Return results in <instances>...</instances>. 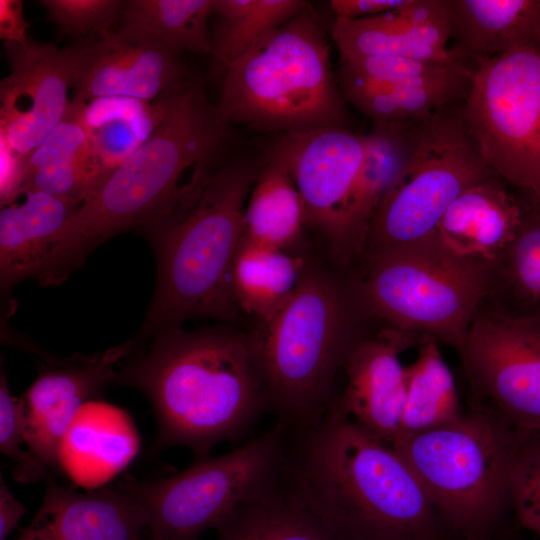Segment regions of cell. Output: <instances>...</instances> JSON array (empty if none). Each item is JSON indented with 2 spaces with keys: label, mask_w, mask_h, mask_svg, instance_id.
<instances>
[{
  "label": "cell",
  "mask_w": 540,
  "mask_h": 540,
  "mask_svg": "<svg viewBox=\"0 0 540 540\" xmlns=\"http://www.w3.org/2000/svg\"><path fill=\"white\" fill-rule=\"evenodd\" d=\"M279 430L283 479L339 540H423L436 510L390 445L331 409L314 426Z\"/></svg>",
  "instance_id": "obj_1"
},
{
  "label": "cell",
  "mask_w": 540,
  "mask_h": 540,
  "mask_svg": "<svg viewBox=\"0 0 540 540\" xmlns=\"http://www.w3.org/2000/svg\"><path fill=\"white\" fill-rule=\"evenodd\" d=\"M125 358L114 382L141 391L157 420L154 452L182 446L197 458L243 436L269 411L251 338L230 328L162 331Z\"/></svg>",
  "instance_id": "obj_2"
},
{
  "label": "cell",
  "mask_w": 540,
  "mask_h": 540,
  "mask_svg": "<svg viewBox=\"0 0 540 540\" xmlns=\"http://www.w3.org/2000/svg\"><path fill=\"white\" fill-rule=\"evenodd\" d=\"M214 159L197 165L172 204L140 231L154 249L157 282L145 321L129 340L134 349L188 319L239 316L231 267L260 171L244 164L214 168Z\"/></svg>",
  "instance_id": "obj_3"
},
{
  "label": "cell",
  "mask_w": 540,
  "mask_h": 540,
  "mask_svg": "<svg viewBox=\"0 0 540 540\" xmlns=\"http://www.w3.org/2000/svg\"><path fill=\"white\" fill-rule=\"evenodd\" d=\"M228 124L202 82L189 80L149 139L82 203L60 233L39 282L62 284L104 241L141 231L161 215L178 196L181 175L215 158Z\"/></svg>",
  "instance_id": "obj_4"
},
{
  "label": "cell",
  "mask_w": 540,
  "mask_h": 540,
  "mask_svg": "<svg viewBox=\"0 0 540 540\" xmlns=\"http://www.w3.org/2000/svg\"><path fill=\"white\" fill-rule=\"evenodd\" d=\"M217 108L228 123L263 132L348 129L328 37L309 5L225 69Z\"/></svg>",
  "instance_id": "obj_5"
},
{
  "label": "cell",
  "mask_w": 540,
  "mask_h": 540,
  "mask_svg": "<svg viewBox=\"0 0 540 540\" xmlns=\"http://www.w3.org/2000/svg\"><path fill=\"white\" fill-rule=\"evenodd\" d=\"M348 325L338 286L306 266L285 307L250 335L269 411L283 431L316 425L334 403L336 372L358 342Z\"/></svg>",
  "instance_id": "obj_6"
},
{
  "label": "cell",
  "mask_w": 540,
  "mask_h": 540,
  "mask_svg": "<svg viewBox=\"0 0 540 540\" xmlns=\"http://www.w3.org/2000/svg\"><path fill=\"white\" fill-rule=\"evenodd\" d=\"M357 285L364 307L388 327L462 349L468 330L495 286L496 267L451 253L437 233L367 256Z\"/></svg>",
  "instance_id": "obj_7"
},
{
  "label": "cell",
  "mask_w": 540,
  "mask_h": 540,
  "mask_svg": "<svg viewBox=\"0 0 540 540\" xmlns=\"http://www.w3.org/2000/svg\"><path fill=\"white\" fill-rule=\"evenodd\" d=\"M516 431L485 407L394 442L434 509L452 524L473 528L508 499Z\"/></svg>",
  "instance_id": "obj_8"
},
{
  "label": "cell",
  "mask_w": 540,
  "mask_h": 540,
  "mask_svg": "<svg viewBox=\"0 0 540 540\" xmlns=\"http://www.w3.org/2000/svg\"><path fill=\"white\" fill-rule=\"evenodd\" d=\"M493 177L498 176L465 124L462 102L439 109L424 120L409 165L377 208L363 255L380 254L432 236L464 190Z\"/></svg>",
  "instance_id": "obj_9"
},
{
  "label": "cell",
  "mask_w": 540,
  "mask_h": 540,
  "mask_svg": "<svg viewBox=\"0 0 540 540\" xmlns=\"http://www.w3.org/2000/svg\"><path fill=\"white\" fill-rule=\"evenodd\" d=\"M462 115L490 169L525 206H540V47L478 62Z\"/></svg>",
  "instance_id": "obj_10"
},
{
  "label": "cell",
  "mask_w": 540,
  "mask_h": 540,
  "mask_svg": "<svg viewBox=\"0 0 540 540\" xmlns=\"http://www.w3.org/2000/svg\"><path fill=\"white\" fill-rule=\"evenodd\" d=\"M280 453L275 426L224 455L197 458L170 477L125 484L146 510L151 540H200L277 473Z\"/></svg>",
  "instance_id": "obj_11"
},
{
  "label": "cell",
  "mask_w": 540,
  "mask_h": 540,
  "mask_svg": "<svg viewBox=\"0 0 540 540\" xmlns=\"http://www.w3.org/2000/svg\"><path fill=\"white\" fill-rule=\"evenodd\" d=\"M459 353L486 409L514 431L540 430V315L480 309Z\"/></svg>",
  "instance_id": "obj_12"
},
{
  "label": "cell",
  "mask_w": 540,
  "mask_h": 540,
  "mask_svg": "<svg viewBox=\"0 0 540 540\" xmlns=\"http://www.w3.org/2000/svg\"><path fill=\"white\" fill-rule=\"evenodd\" d=\"M364 150V134L331 127L282 134L271 152L299 192L306 226L324 237L340 264H345L348 202Z\"/></svg>",
  "instance_id": "obj_13"
},
{
  "label": "cell",
  "mask_w": 540,
  "mask_h": 540,
  "mask_svg": "<svg viewBox=\"0 0 540 540\" xmlns=\"http://www.w3.org/2000/svg\"><path fill=\"white\" fill-rule=\"evenodd\" d=\"M73 99L127 97L153 101L192 77L180 55L132 26L91 34L67 47Z\"/></svg>",
  "instance_id": "obj_14"
},
{
  "label": "cell",
  "mask_w": 540,
  "mask_h": 540,
  "mask_svg": "<svg viewBox=\"0 0 540 540\" xmlns=\"http://www.w3.org/2000/svg\"><path fill=\"white\" fill-rule=\"evenodd\" d=\"M10 73L0 82V134L27 157L65 116L72 89L67 47L4 42Z\"/></svg>",
  "instance_id": "obj_15"
},
{
  "label": "cell",
  "mask_w": 540,
  "mask_h": 540,
  "mask_svg": "<svg viewBox=\"0 0 540 540\" xmlns=\"http://www.w3.org/2000/svg\"><path fill=\"white\" fill-rule=\"evenodd\" d=\"M130 351L126 342L91 356L52 363L20 398L25 442L49 469H61L60 447L72 421L88 398L115 381L116 366Z\"/></svg>",
  "instance_id": "obj_16"
},
{
  "label": "cell",
  "mask_w": 540,
  "mask_h": 540,
  "mask_svg": "<svg viewBox=\"0 0 540 540\" xmlns=\"http://www.w3.org/2000/svg\"><path fill=\"white\" fill-rule=\"evenodd\" d=\"M430 337L385 327L358 341L344 362L345 390L329 408L380 441H395L407 394L406 366L400 354Z\"/></svg>",
  "instance_id": "obj_17"
},
{
  "label": "cell",
  "mask_w": 540,
  "mask_h": 540,
  "mask_svg": "<svg viewBox=\"0 0 540 540\" xmlns=\"http://www.w3.org/2000/svg\"><path fill=\"white\" fill-rule=\"evenodd\" d=\"M46 479L42 503L16 540H142L148 516L125 483L81 493Z\"/></svg>",
  "instance_id": "obj_18"
},
{
  "label": "cell",
  "mask_w": 540,
  "mask_h": 540,
  "mask_svg": "<svg viewBox=\"0 0 540 540\" xmlns=\"http://www.w3.org/2000/svg\"><path fill=\"white\" fill-rule=\"evenodd\" d=\"M331 36L340 58L395 55L461 62L449 46L447 0H407L402 6L376 16L335 19Z\"/></svg>",
  "instance_id": "obj_19"
},
{
  "label": "cell",
  "mask_w": 540,
  "mask_h": 540,
  "mask_svg": "<svg viewBox=\"0 0 540 540\" xmlns=\"http://www.w3.org/2000/svg\"><path fill=\"white\" fill-rule=\"evenodd\" d=\"M493 177L464 190L439 221L436 233L454 255L497 266L522 224L525 205Z\"/></svg>",
  "instance_id": "obj_20"
},
{
  "label": "cell",
  "mask_w": 540,
  "mask_h": 540,
  "mask_svg": "<svg viewBox=\"0 0 540 540\" xmlns=\"http://www.w3.org/2000/svg\"><path fill=\"white\" fill-rule=\"evenodd\" d=\"M425 119L373 122L372 129L364 134V156L346 212L345 264L363 255L374 214L409 165Z\"/></svg>",
  "instance_id": "obj_21"
},
{
  "label": "cell",
  "mask_w": 540,
  "mask_h": 540,
  "mask_svg": "<svg viewBox=\"0 0 540 540\" xmlns=\"http://www.w3.org/2000/svg\"><path fill=\"white\" fill-rule=\"evenodd\" d=\"M24 202L0 212L2 294L20 281L38 278L58 237L82 203L44 191H28Z\"/></svg>",
  "instance_id": "obj_22"
},
{
  "label": "cell",
  "mask_w": 540,
  "mask_h": 540,
  "mask_svg": "<svg viewBox=\"0 0 540 540\" xmlns=\"http://www.w3.org/2000/svg\"><path fill=\"white\" fill-rule=\"evenodd\" d=\"M450 48L473 67L523 46H539L540 0H447Z\"/></svg>",
  "instance_id": "obj_23"
},
{
  "label": "cell",
  "mask_w": 540,
  "mask_h": 540,
  "mask_svg": "<svg viewBox=\"0 0 540 540\" xmlns=\"http://www.w3.org/2000/svg\"><path fill=\"white\" fill-rule=\"evenodd\" d=\"M78 107L70 99L65 116L27 157L21 195L44 191L83 203L104 181Z\"/></svg>",
  "instance_id": "obj_24"
},
{
  "label": "cell",
  "mask_w": 540,
  "mask_h": 540,
  "mask_svg": "<svg viewBox=\"0 0 540 540\" xmlns=\"http://www.w3.org/2000/svg\"><path fill=\"white\" fill-rule=\"evenodd\" d=\"M473 68L463 65L433 80L403 84L374 81L338 69L345 98L373 122L425 119L439 109L463 102L470 91Z\"/></svg>",
  "instance_id": "obj_25"
},
{
  "label": "cell",
  "mask_w": 540,
  "mask_h": 540,
  "mask_svg": "<svg viewBox=\"0 0 540 540\" xmlns=\"http://www.w3.org/2000/svg\"><path fill=\"white\" fill-rule=\"evenodd\" d=\"M185 84L153 101L127 97L71 99L78 107L92 155L105 179L149 139Z\"/></svg>",
  "instance_id": "obj_26"
},
{
  "label": "cell",
  "mask_w": 540,
  "mask_h": 540,
  "mask_svg": "<svg viewBox=\"0 0 540 540\" xmlns=\"http://www.w3.org/2000/svg\"><path fill=\"white\" fill-rule=\"evenodd\" d=\"M217 531V540H339L291 491L280 465Z\"/></svg>",
  "instance_id": "obj_27"
},
{
  "label": "cell",
  "mask_w": 540,
  "mask_h": 540,
  "mask_svg": "<svg viewBox=\"0 0 540 540\" xmlns=\"http://www.w3.org/2000/svg\"><path fill=\"white\" fill-rule=\"evenodd\" d=\"M306 266L302 256L243 236L231 267L239 309L261 326L267 324L289 302Z\"/></svg>",
  "instance_id": "obj_28"
},
{
  "label": "cell",
  "mask_w": 540,
  "mask_h": 540,
  "mask_svg": "<svg viewBox=\"0 0 540 540\" xmlns=\"http://www.w3.org/2000/svg\"><path fill=\"white\" fill-rule=\"evenodd\" d=\"M306 226L299 192L284 165L274 156L250 191L243 217V236L260 244L289 251Z\"/></svg>",
  "instance_id": "obj_29"
},
{
  "label": "cell",
  "mask_w": 540,
  "mask_h": 540,
  "mask_svg": "<svg viewBox=\"0 0 540 540\" xmlns=\"http://www.w3.org/2000/svg\"><path fill=\"white\" fill-rule=\"evenodd\" d=\"M406 372V400L394 442L450 423L463 414L453 374L435 339L419 346L417 358L406 366Z\"/></svg>",
  "instance_id": "obj_30"
},
{
  "label": "cell",
  "mask_w": 540,
  "mask_h": 540,
  "mask_svg": "<svg viewBox=\"0 0 540 540\" xmlns=\"http://www.w3.org/2000/svg\"><path fill=\"white\" fill-rule=\"evenodd\" d=\"M213 6L214 0H129L122 20L178 55L183 51L211 55L208 21Z\"/></svg>",
  "instance_id": "obj_31"
},
{
  "label": "cell",
  "mask_w": 540,
  "mask_h": 540,
  "mask_svg": "<svg viewBox=\"0 0 540 540\" xmlns=\"http://www.w3.org/2000/svg\"><path fill=\"white\" fill-rule=\"evenodd\" d=\"M302 0H214L218 18L211 36L214 62L225 69L262 36L302 12Z\"/></svg>",
  "instance_id": "obj_32"
},
{
  "label": "cell",
  "mask_w": 540,
  "mask_h": 540,
  "mask_svg": "<svg viewBox=\"0 0 540 540\" xmlns=\"http://www.w3.org/2000/svg\"><path fill=\"white\" fill-rule=\"evenodd\" d=\"M495 282L506 298L499 308L540 315V206H525L519 231L496 266Z\"/></svg>",
  "instance_id": "obj_33"
},
{
  "label": "cell",
  "mask_w": 540,
  "mask_h": 540,
  "mask_svg": "<svg viewBox=\"0 0 540 540\" xmlns=\"http://www.w3.org/2000/svg\"><path fill=\"white\" fill-rule=\"evenodd\" d=\"M508 500L519 523L540 538V430L516 431Z\"/></svg>",
  "instance_id": "obj_34"
},
{
  "label": "cell",
  "mask_w": 540,
  "mask_h": 540,
  "mask_svg": "<svg viewBox=\"0 0 540 540\" xmlns=\"http://www.w3.org/2000/svg\"><path fill=\"white\" fill-rule=\"evenodd\" d=\"M463 65L467 64L395 55H370L340 58L339 69L374 81L403 84L440 78Z\"/></svg>",
  "instance_id": "obj_35"
},
{
  "label": "cell",
  "mask_w": 540,
  "mask_h": 540,
  "mask_svg": "<svg viewBox=\"0 0 540 540\" xmlns=\"http://www.w3.org/2000/svg\"><path fill=\"white\" fill-rule=\"evenodd\" d=\"M39 3L48 13V19L63 36L83 39L87 34L108 32L122 19L127 1L123 0H42Z\"/></svg>",
  "instance_id": "obj_36"
},
{
  "label": "cell",
  "mask_w": 540,
  "mask_h": 540,
  "mask_svg": "<svg viewBox=\"0 0 540 540\" xmlns=\"http://www.w3.org/2000/svg\"><path fill=\"white\" fill-rule=\"evenodd\" d=\"M22 429L20 398L14 397L8 388L6 375L0 376V450L14 463L13 476L20 482H34L47 478L49 468L31 451H25Z\"/></svg>",
  "instance_id": "obj_37"
},
{
  "label": "cell",
  "mask_w": 540,
  "mask_h": 540,
  "mask_svg": "<svg viewBox=\"0 0 540 540\" xmlns=\"http://www.w3.org/2000/svg\"><path fill=\"white\" fill-rule=\"evenodd\" d=\"M0 204L1 208L21 196L25 181L26 157L17 153L7 138L0 134Z\"/></svg>",
  "instance_id": "obj_38"
},
{
  "label": "cell",
  "mask_w": 540,
  "mask_h": 540,
  "mask_svg": "<svg viewBox=\"0 0 540 540\" xmlns=\"http://www.w3.org/2000/svg\"><path fill=\"white\" fill-rule=\"evenodd\" d=\"M407 0H332L330 7L335 19H361L392 11Z\"/></svg>",
  "instance_id": "obj_39"
},
{
  "label": "cell",
  "mask_w": 540,
  "mask_h": 540,
  "mask_svg": "<svg viewBox=\"0 0 540 540\" xmlns=\"http://www.w3.org/2000/svg\"><path fill=\"white\" fill-rule=\"evenodd\" d=\"M30 23L23 16L21 0H0V39L27 45L30 41L26 31Z\"/></svg>",
  "instance_id": "obj_40"
},
{
  "label": "cell",
  "mask_w": 540,
  "mask_h": 540,
  "mask_svg": "<svg viewBox=\"0 0 540 540\" xmlns=\"http://www.w3.org/2000/svg\"><path fill=\"white\" fill-rule=\"evenodd\" d=\"M27 513L24 505L10 492L4 479H0V540H6Z\"/></svg>",
  "instance_id": "obj_41"
},
{
  "label": "cell",
  "mask_w": 540,
  "mask_h": 540,
  "mask_svg": "<svg viewBox=\"0 0 540 540\" xmlns=\"http://www.w3.org/2000/svg\"><path fill=\"white\" fill-rule=\"evenodd\" d=\"M537 41L540 46V20H539L538 31H537Z\"/></svg>",
  "instance_id": "obj_42"
}]
</instances>
